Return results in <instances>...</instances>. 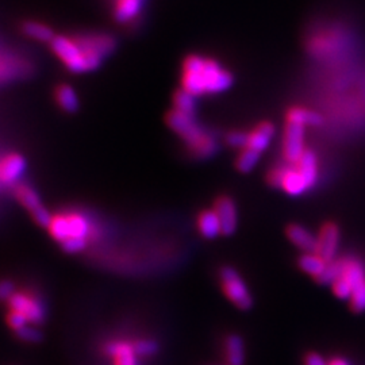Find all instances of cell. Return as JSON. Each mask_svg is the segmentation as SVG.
I'll return each instance as SVG.
<instances>
[{
  "label": "cell",
  "instance_id": "6da1fadb",
  "mask_svg": "<svg viewBox=\"0 0 365 365\" xmlns=\"http://www.w3.org/2000/svg\"><path fill=\"white\" fill-rule=\"evenodd\" d=\"M51 44L61 63L76 73L98 68L105 56L114 49V39L105 34L57 35Z\"/></svg>",
  "mask_w": 365,
  "mask_h": 365
},
{
  "label": "cell",
  "instance_id": "7a4b0ae2",
  "mask_svg": "<svg viewBox=\"0 0 365 365\" xmlns=\"http://www.w3.org/2000/svg\"><path fill=\"white\" fill-rule=\"evenodd\" d=\"M233 75L217 60L199 54L188 56L181 67V89L195 98L221 94L231 87Z\"/></svg>",
  "mask_w": 365,
  "mask_h": 365
},
{
  "label": "cell",
  "instance_id": "3957f363",
  "mask_svg": "<svg viewBox=\"0 0 365 365\" xmlns=\"http://www.w3.org/2000/svg\"><path fill=\"white\" fill-rule=\"evenodd\" d=\"M318 158L314 152L307 149L295 162H287L272 168L268 174V183L291 196H297L312 190L318 181Z\"/></svg>",
  "mask_w": 365,
  "mask_h": 365
},
{
  "label": "cell",
  "instance_id": "277c9868",
  "mask_svg": "<svg viewBox=\"0 0 365 365\" xmlns=\"http://www.w3.org/2000/svg\"><path fill=\"white\" fill-rule=\"evenodd\" d=\"M167 123L176 134L183 139L193 156L207 158L217 152V139L209 130L196 122L193 115L184 114L174 108L167 115Z\"/></svg>",
  "mask_w": 365,
  "mask_h": 365
},
{
  "label": "cell",
  "instance_id": "5b68a950",
  "mask_svg": "<svg viewBox=\"0 0 365 365\" xmlns=\"http://www.w3.org/2000/svg\"><path fill=\"white\" fill-rule=\"evenodd\" d=\"M53 238L58 243H64L70 238H82L89 241L94 236V226L86 215L70 211L53 215L48 226Z\"/></svg>",
  "mask_w": 365,
  "mask_h": 365
},
{
  "label": "cell",
  "instance_id": "8992f818",
  "mask_svg": "<svg viewBox=\"0 0 365 365\" xmlns=\"http://www.w3.org/2000/svg\"><path fill=\"white\" fill-rule=\"evenodd\" d=\"M219 275L224 293L230 299V302H233L241 310L250 309L253 303L252 295L240 274L231 267H225L221 269Z\"/></svg>",
  "mask_w": 365,
  "mask_h": 365
},
{
  "label": "cell",
  "instance_id": "52a82bcc",
  "mask_svg": "<svg viewBox=\"0 0 365 365\" xmlns=\"http://www.w3.org/2000/svg\"><path fill=\"white\" fill-rule=\"evenodd\" d=\"M305 130L306 127L297 123L287 122L283 136V157L286 162H295L305 155Z\"/></svg>",
  "mask_w": 365,
  "mask_h": 365
},
{
  "label": "cell",
  "instance_id": "ba28073f",
  "mask_svg": "<svg viewBox=\"0 0 365 365\" xmlns=\"http://www.w3.org/2000/svg\"><path fill=\"white\" fill-rule=\"evenodd\" d=\"M10 312L25 314L32 324H41L45 319V306L38 297L25 293H15L8 299Z\"/></svg>",
  "mask_w": 365,
  "mask_h": 365
},
{
  "label": "cell",
  "instance_id": "9c48e42d",
  "mask_svg": "<svg viewBox=\"0 0 365 365\" xmlns=\"http://www.w3.org/2000/svg\"><path fill=\"white\" fill-rule=\"evenodd\" d=\"M318 237V243H316V250L315 253H318L322 259L328 262L335 260V255L338 250V245H340V229L333 224L328 222L325 224Z\"/></svg>",
  "mask_w": 365,
  "mask_h": 365
},
{
  "label": "cell",
  "instance_id": "30bf717a",
  "mask_svg": "<svg viewBox=\"0 0 365 365\" xmlns=\"http://www.w3.org/2000/svg\"><path fill=\"white\" fill-rule=\"evenodd\" d=\"M214 210L221 221L222 234L231 236L238 225V212L234 200L230 196L222 195L215 200Z\"/></svg>",
  "mask_w": 365,
  "mask_h": 365
},
{
  "label": "cell",
  "instance_id": "8fae6325",
  "mask_svg": "<svg viewBox=\"0 0 365 365\" xmlns=\"http://www.w3.org/2000/svg\"><path fill=\"white\" fill-rule=\"evenodd\" d=\"M103 352L114 360V365H139V354L136 353L134 345L127 341H110L105 344Z\"/></svg>",
  "mask_w": 365,
  "mask_h": 365
},
{
  "label": "cell",
  "instance_id": "7c38bea8",
  "mask_svg": "<svg viewBox=\"0 0 365 365\" xmlns=\"http://www.w3.org/2000/svg\"><path fill=\"white\" fill-rule=\"evenodd\" d=\"M25 160L18 153H8L0 158V184L13 186L25 171Z\"/></svg>",
  "mask_w": 365,
  "mask_h": 365
},
{
  "label": "cell",
  "instance_id": "4fadbf2b",
  "mask_svg": "<svg viewBox=\"0 0 365 365\" xmlns=\"http://www.w3.org/2000/svg\"><path fill=\"white\" fill-rule=\"evenodd\" d=\"M275 136V126L271 122H260L252 132L248 133L246 148L262 153Z\"/></svg>",
  "mask_w": 365,
  "mask_h": 365
},
{
  "label": "cell",
  "instance_id": "5bb4252c",
  "mask_svg": "<svg viewBox=\"0 0 365 365\" xmlns=\"http://www.w3.org/2000/svg\"><path fill=\"white\" fill-rule=\"evenodd\" d=\"M287 237L291 243L302 249L305 253H310L316 250L318 237L309 229L300 225H290L287 227Z\"/></svg>",
  "mask_w": 365,
  "mask_h": 365
},
{
  "label": "cell",
  "instance_id": "9a60e30c",
  "mask_svg": "<svg viewBox=\"0 0 365 365\" xmlns=\"http://www.w3.org/2000/svg\"><path fill=\"white\" fill-rule=\"evenodd\" d=\"M198 229L205 238H215L222 234L221 221L215 210H205L198 217Z\"/></svg>",
  "mask_w": 365,
  "mask_h": 365
},
{
  "label": "cell",
  "instance_id": "2e32d148",
  "mask_svg": "<svg viewBox=\"0 0 365 365\" xmlns=\"http://www.w3.org/2000/svg\"><path fill=\"white\" fill-rule=\"evenodd\" d=\"M286 120L290 123H297V124H302L305 127L319 126L322 123V117L318 113H315L310 108H306V107H300V105L291 107L287 111Z\"/></svg>",
  "mask_w": 365,
  "mask_h": 365
},
{
  "label": "cell",
  "instance_id": "e0dca14e",
  "mask_svg": "<svg viewBox=\"0 0 365 365\" xmlns=\"http://www.w3.org/2000/svg\"><path fill=\"white\" fill-rule=\"evenodd\" d=\"M299 267L303 272L309 274L310 276L318 280L325 272V269L328 267V261L324 260L318 253L310 252V253H305L299 259Z\"/></svg>",
  "mask_w": 365,
  "mask_h": 365
},
{
  "label": "cell",
  "instance_id": "ac0fdd59",
  "mask_svg": "<svg viewBox=\"0 0 365 365\" xmlns=\"http://www.w3.org/2000/svg\"><path fill=\"white\" fill-rule=\"evenodd\" d=\"M143 0H114V14L120 22H132L141 11Z\"/></svg>",
  "mask_w": 365,
  "mask_h": 365
},
{
  "label": "cell",
  "instance_id": "d6986e66",
  "mask_svg": "<svg viewBox=\"0 0 365 365\" xmlns=\"http://www.w3.org/2000/svg\"><path fill=\"white\" fill-rule=\"evenodd\" d=\"M227 365H243L245 361V347L243 338L240 335L231 334L225 342Z\"/></svg>",
  "mask_w": 365,
  "mask_h": 365
},
{
  "label": "cell",
  "instance_id": "ffe728a7",
  "mask_svg": "<svg viewBox=\"0 0 365 365\" xmlns=\"http://www.w3.org/2000/svg\"><path fill=\"white\" fill-rule=\"evenodd\" d=\"M15 196H17L18 200L22 203V206H25L32 212V215H34L35 212H38L39 210L44 209L37 192L26 184H18L15 187Z\"/></svg>",
  "mask_w": 365,
  "mask_h": 365
},
{
  "label": "cell",
  "instance_id": "44dd1931",
  "mask_svg": "<svg viewBox=\"0 0 365 365\" xmlns=\"http://www.w3.org/2000/svg\"><path fill=\"white\" fill-rule=\"evenodd\" d=\"M54 98L58 105L65 110V111H75L79 105V101L76 96V92L73 91V88L67 86V84H61L56 88L54 91Z\"/></svg>",
  "mask_w": 365,
  "mask_h": 365
},
{
  "label": "cell",
  "instance_id": "7402d4cb",
  "mask_svg": "<svg viewBox=\"0 0 365 365\" xmlns=\"http://www.w3.org/2000/svg\"><path fill=\"white\" fill-rule=\"evenodd\" d=\"M260 155L261 153L256 152V151H252L249 148H243V149H241L240 155L237 156V160H236L237 169L243 174L250 172L257 165V162L260 160Z\"/></svg>",
  "mask_w": 365,
  "mask_h": 365
},
{
  "label": "cell",
  "instance_id": "603a6c76",
  "mask_svg": "<svg viewBox=\"0 0 365 365\" xmlns=\"http://www.w3.org/2000/svg\"><path fill=\"white\" fill-rule=\"evenodd\" d=\"M23 32L29 37L44 42H52L54 38L52 29L39 22H26L23 25Z\"/></svg>",
  "mask_w": 365,
  "mask_h": 365
},
{
  "label": "cell",
  "instance_id": "cb8c5ba5",
  "mask_svg": "<svg viewBox=\"0 0 365 365\" xmlns=\"http://www.w3.org/2000/svg\"><path fill=\"white\" fill-rule=\"evenodd\" d=\"M195 99L196 98L193 95L188 94L184 89L177 91L174 96V110L181 111L184 114L195 115V111H196V101Z\"/></svg>",
  "mask_w": 365,
  "mask_h": 365
},
{
  "label": "cell",
  "instance_id": "d4e9b609",
  "mask_svg": "<svg viewBox=\"0 0 365 365\" xmlns=\"http://www.w3.org/2000/svg\"><path fill=\"white\" fill-rule=\"evenodd\" d=\"M342 274V259H335V260L328 262V267L322 276L318 278L319 283L322 284H333L337 278Z\"/></svg>",
  "mask_w": 365,
  "mask_h": 365
},
{
  "label": "cell",
  "instance_id": "484cf974",
  "mask_svg": "<svg viewBox=\"0 0 365 365\" xmlns=\"http://www.w3.org/2000/svg\"><path fill=\"white\" fill-rule=\"evenodd\" d=\"M133 345H134V349H136V353L139 356H142V357L153 356L158 350V344H157L156 341L148 340V338L137 340L136 342H133Z\"/></svg>",
  "mask_w": 365,
  "mask_h": 365
},
{
  "label": "cell",
  "instance_id": "4316f807",
  "mask_svg": "<svg viewBox=\"0 0 365 365\" xmlns=\"http://www.w3.org/2000/svg\"><path fill=\"white\" fill-rule=\"evenodd\" d=\"M331 286H333L334 295L342 299V300H348L353 294V287L349 284L345 278H337Z\"/></svg>",
  "mask_w": 365,
  "mask_h": 365
},
{
  "label": "cell",
  "instance_id": "83f0119b",
  "mask_svg": "<svg viewBox=\"0 0 365 365\" xmlns=\"http://www.w3.org/2000/svg\"><path fill=\"white\" fill-rule=\"evenodd\" d=\"M350 306L357 313L365 312V284L353 290V294L350 296Z\"/></svg>",
  "mask_w": 365,
  "mask_h": 365
},
{
  "label": "cell",
  "instance_id": "f1b7e54d",
  "mask_svg": "<svg viewBox=\"0 0 365 365\" xmlns=\"http://www.w3.org/2000/svg\"><path fill=\"white\" fill-rule=\"evenodd\" d=\"M18 338L25 342H39L42 340V333L33 326H25L20 331H15Z\"/></svg>",
  "mask_w": 365,
  "mask_h": 365
},
{
  "label": "cell",
  "instance_id": "f546056e",
  "mask_svg": "<svg viewBox=\"0 0 365 365\" xmlns=\"http://www.w3.org/2000/svg\"><path fill=\"white\" fill-rule=\"evenodd\" d=\"M226 142L227 145H230L231 148L243 149V148H246V143H248V133L238 132V130L230 132L226 136Z\"/></svg>",
  "mask_w": 365,
  "mask_h": 365
},
{
  "label": "cell",
  "instance_id": "4dcf8cb0",
  "mask_svg": "<svg viewBox=\"0 0 365 365\" xmlns=\"http://www.w3.org/2000/svg\"><path fill=\"white\" fill-rule=\"evenodd\" d=\"M7 324L13 331H18L29 325V319L25 314L10 312V314L7 315Z\"/></svg>",
  "mask_w": 365,
  "mask_h": 365
},
{
  "label": "cell",
  "instance_id": "1f68e13d",
  "mask_svg": "<svg viewBox=\"0 0 365 365\" xmlns=\"http://www.w3.org/2000/svg\"><path fill=\"white\" fill-rule=\"evenodd\" d=\"M87 240H82V238H70L61 243L63 249L68 253H79L83 252L87 248Z\"/></svg>",
  "mask_w": 365,
  "mask_h": 365
},
{
  "label": "cell",
  "instance_id": "d6a6232c",
  "mask_svg": "<svg viewBox=\"0 0 365 365\" xmlns=\"http://www.w3.org/2000/svg\"><path fill=\"white\" fill-rule=\"evenodd\" d=\"M15 291V286L13 281L10 280H1L0 281V300H7L14 295Z\"/></svg>",
  "mask_w": 365,
  "mask_h": 365
},
{
  "label": "cell",
  "instance_id": "836d02e7",
  "mask_svg": "<svg viewBox=\"0 0 365 365\" xmlns=\"http://www.w3.org/2000/svg\"><path fill=\"white\" fill-rule=\"evenodd\" d=\"M306 365H329L325 359L318 354V353H310L307 357H306Z\"/></svg>",
  "mask_w": 365,
  "mask_h": 365
},
{
  "label": "cell",
  "instance_id": "e575fe53",
  "mask_svg": "<svg viewBox=\"0 0 365 365\" xmlns=\"http://www.w3.org/2000/svg\"><path fill=\"white\" fill-rule=\"evenodd\" d=\"M329 365H349V363L344 359H333Z\"/></svg>",
  "mask_w": 365,
  "mask_h": 365
}]
</instances>
